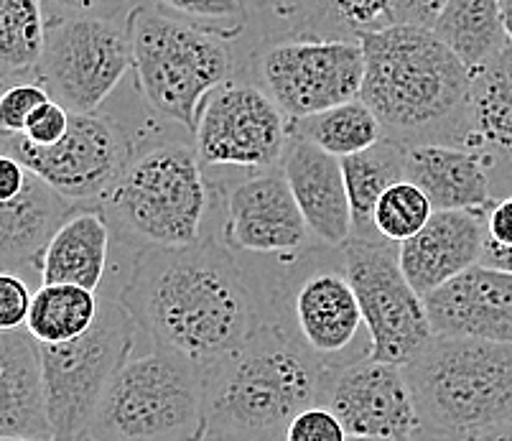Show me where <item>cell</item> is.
Here are the masks:
<instances>
[{
  "label": "cell",
  "mask_w": 512,
  "mask_h": 441,
  "mask_svg": "<svg viewBox=\"0 0 512 441\" xmlns=\"http://www.w3.org/2000/svg\"><path fill=\"white\" fill-rule=\"evenodd\" d=\"M428 434H474L512 421V345L436 337L406 365Z\"/></svg>",
  "instance_id": "8992f818"
},
{
  "label": "cell",
  "mask_w": 512,
  "mask_h": 441,
  "mask_svg": "<svg viewBox=\"0 0 512 441\" xmlns=\"http://www.w3.org/2000/svg\"><path fill=\"white\" fill-rule=\"evenodd\" d=\"M510 199H512V194H510Z\"/></svg>",
  "instance_id": "7dc6e473"
},
{
  "label": "cell",
  "mask_w": 512,
  "mask_h": 441,
  "mask_svg": "<svg viewBox=\"0 0 512 441\" xmlns=\"http://www.w3.org/2000/svg\"><path fill=\"white\" fill-rule=\"evenodd\" d=\"M222 189V187H220ZM222 243L237 255L286 258L319 243L281 166L222 189Z\"/></svg>",
  "instance_id": "2e32d148"
},
{
  "label": "cell",
  "mask_w": 512,
  "mask_h": 441,
  "mask_svg": "<svg viewBox=\"0 0 512 441\" xmlns=\"http://www.w3.org/2000/svg\"><path fill=\"white\" fill-rule=\"evenodd\" d=\"M365 80L360 100L375 113L383 138L400 146L462 148L472 69L428 29L400 26L360 39Z\"/></svg>",
  "instance_id": "7a4b0ae2"
},
{
  "label": "cell",
  "mask_w": 512,
  "mask_h": 441,
  "mask_svg": "<svg viewBox=\"0 0 512 441\" xmlns=\"http://www.w3.org/2000/svg\"><path fill=\"white\" fill-rule=\"evenodd\" d=\"M434 212L431 199L413 181L403 179L380 197L375 215H372V225H375V232L380 238L400 245L418 235Z\"/></svg>",
  "instance_id": "4dcf8cb0"
},
{
  "label": "cell",
  "mask_w": 512,
  "mask_h": 441,
  "mask_svg": "<svg viewBox=\"0 0 512 441\" xmlns=\"http://www.w3.org/2000/svg\"><path fill=\"white\" fill-rule=\"evenodd\" d=\"M100 314V299L95 291L69 283H41L31 301L26 332L39 345L72 342L95 324Z\"/></svg>",
  "instance_id": "83f0119b"
},
{
  "label": "cell",
  "mask_w": 512,
  "mask_h": 441,
  "mask_svg": "<svg viewBox=\"0 0 512 441\" xmlns=\"http://www.w3.org/2000/svg\"><path fill=\"white\" fill-rule=\"evenodd\" d=\"M220 184L204 174L194 143L156 141L138 146L97 210L113 238L141 248H189L204 240Z\"/></svg>",
  "instance_id": "277c9868"
},
{
  "label": "cell",
  "mask_w": 512,
  "mask_h": 441,
  "mask_svg": "<svg viewBox=\"0 0 512 441\" xmlns=\"http://www.w3.org/2000/svg\"><path fill=\"white\" fill-rule=\"evenodd\" d=\"M133 67L125 26L113 18L49 16L36 82L69 113H97Z\"/></svg>",
  "instance_id": "8fae6325"
},
{
  "label": "cell",
  "mask_w": 512,
  "mask_h": 441,
  "mask_svg": "<svg viewBox=\"0 0 512 441\" xmlns=\"http://www.w3.org/2000/svg\"><path fill=\"white\" fill-rule=\"evenodd\" d=\"M54 11V16H87L113 18L125 0H41Z\"/></svg>",
  "instance_id": "74e56055"
},
{
  "label": "cell",
  "mask_w": 512,
  "mask_h": 441,
  "mask_svg": "<svg viewBox=\"0 0 512 441\" xmlns=\"http://www.w3.org/2000/svg\"><path fill=\"white\" fill-rule=\"evenodd\" d=\"M113 230L97 207H77L41 253V283H69L97 291L105 278Z\"/></svg>",
  "instance_id": "cb8c5ba5"
},
{
  "label": "cell",
  "mask_w": 512,
  "mask_h": 441,
  "mask_svg": "<svg viewBox=\"0 0 512 441\" xmlns=\"http://www.w3.org/2000/svg\"><path fill=\"white\" fill-rule=\"evenodd\" d=\"M138 146L141 143L120 118L105 113H72L67 136L49 148L34 146L23 136L0 138V148L13 153L77 207H97L136 156Z\"/></svg>",
  "instance_id": "7c38bea8"
},
{
  "label": "cell",
  "mask_w": 512,
  "mask_h": 441,
  "mask_svg": "<svg viewBox=\"0 0 512 441\" xmlns=\"http://www.w3.org/2000/svg\"><path fill=\"white\" fill-rule=\"evenodd\" d=\"M268 322L327 368L370 360L372 342L342 248L314 243L263 273Z\"/></svg>",
  "instance_id": "5b68a950"
},
{
  "label": "cell",
  "mask_w": 512,
  "mask_h": 441,
  "mask_svg": "<svg viewBox=\"0 0 512 441\" xmlns=\"http://www.w3.org/2000/svg\"><path fill=\"white\" fill-rule=\"evenodd\" d=\"M260 87L288 120L357 100L365 80L360 41L286 36L258 51Z\"/></svg>",
  "instance_id": "4fadbf2b"
},
{
  "label": "cell",
  "mask_w": 512,
  "mask_h": 441,
  "mask_svg": "<svg viewBox=\"0 0 512 441\" xmlns=\"http://www.w3.org/2000/svg\"><path fill=\"white\" fill-rule=\"evenodd\" d=\"M487 238L512 248V199L505 197L487 215Z\"/></svg>",
  "instance_id": "f35d334b"
},
{
  "label": "cell",
  "mask_w": 512,
  "mask_h": 441,
  "mask_svg": "<svg viewBox=\"0 0 512 441\" xmlns=\"http://www.w3.org/2000/svg\"><path fill=\"white\" fill-rule=\"evenodd\" d=\"M0 439H54L39 345L23 329L0 337Z\"/></svg>",
  "instance_id": "7402d4cb"
},
{
  "label": "cell",
  "mask_w": 512,
  "mask_h": 441,
  "mask_svg": "<svg viewBox=\"0 0 512 441\" xmlns=\"http://www.w3.org/2000/svg\"><path fill=\"white\" fill-rule=\"evenodd\" d=\"M291 138H301L337 159H347L375 146L383 138V128L377 123L375 113L357 97L337 108L291 120Z\"/></svg>",
  "instance_id": "f546056e"
},
{
  "label": "cell",
  "mask_w": 512,
  "mask_h": 441,
  "mask_svg": "<svg viewBox=\"0 0 512 441\" xmlns=\"http://www.w3.org/2000/svg\"><path fill=\"white\" fill-rule=\"evenodd\" d=\"M0 441H57V439H0Z\"/></svg>",
  "instance_id": "f6af8a7d"
},
{
  "label": "cell",
  "mask_w": 512,
  "mask_h": 441,
  "mask_svg": "<svg viewBox=\"0 0 512 441\" xmlns=\"http://www.w3.org/2000/svg\"><path fill=\"white\" fill-rule=\"evenodd\" d=\"M301 0H248V8L263 13V16L283 18V21H291L299 11Z\"/></svg>",
  "instance_id": "60d3db41"
},
{
  "label": "cell",
  "mask_w": 512,
  "mask_h": 441,
  "mask_svg": "<svg viewBox=\"0 0 512 441\" xmlns=\"http://www.w3.org/2000/svg\"><path fill=\"white\" fill-rule=\"evenodd\" d=\"M479 263L487 268H495V271L512 273V248L510 245H500V243H495L492 238H487L484 240L482 258H479Z\"/></svg>",
  "instance_id": "ab89813d"
},
{
  "label": "cell",
  "mask_w": 512,
  "mask_h": 441,
  "mask_svg": "<svg viewBox=\"0 0 512 441\" xmlns=\"http://www.w3.org/2000/svg\"><path fill=\"white\" fill-rule=\"evenodd\" d=\"M138 324L118 299L100 301L95 324L82 337L62 345H39L46 411L57 441L87 434L92 416L130 350Z\"/></svg>",
  "instance_id": "9c48e42d"
},
{
  "label": "cell",
  "mask_w": 512,
  "mask_h": 441,
  "mask_svg": "<svg viewBox=\"0 0 512 441\" xmlns=\"http://www.w3.org/2000/svg\"><path fill=\"white\" fill-rule=\"evenodd\" d=\"M164 11L179 13L181 18H197V21H217L242 26L248 13V0H158Z\"/></svg>",
  "instance_id": "e575fe53"
},
{
  "label": "cell",
  "mask_w": 512,
  "mask_h": 441,
  "mask_svg": "<svg viewBox=\"0 0 512 441\" xmlns=\"http://www.w3.org/2000/svg\"><path fill=\"white\" fill-rule=\"evenodd\" d=\"M321 406L337 416L349 439H408L423 431L416 398L403 365L360 360L332 368Z\"/></svg>",
  "instance_id": "9a60e30c"
},
{
  "label": "cell",
  "mask_w": 512,
  "mask_h": 441,
  "mask_svg": "<svg viewBox=\"0 0 512 441\" xmlns=\"http://www.w3.org/2000/svg\"><path fill=\"white\" fill-rule=\"evenodd\" d=\"M46 100H51V95L36 80H23L0 90V138L23 136L29 118Z\"/></svg>",
  "instance_id": "1f68e13d"
},
{
  "label": "cell",
  "mask_w": 512,
  "mask_h": 441,
  "mask_svg": "<svg viewBox=\"0 0 512 441\" xmlns=\"http://www.w3.org/2000/svg\"><path fill=\"white\" fill-rule=\"evenodd\" d=\"M436 337H469L512 345V273L482 263L426 296Z\"/></svg>",
  "instance_id": "ac0fdd59"
},
{
  "label": "cell",
  "mask_w": 512,
  "mask_h": 441,
  "mask_svg": "<svg viewBox=\"0 0 512 441\" xmlns=\"http://www.w3.org/2000/svg\"><path fill=\"white\" fill-rule=\"evenodd\" d=\"M202 370L169 347L128 357L107 385L87 434L97 441H199Z\"/></svg>",
  "instance_id": "ba28073f"
},
{
  "label": "cell",
  "mask_w": 512,
  "mask_h": 441,
  "mask_svg": "<svg viewBox=\"0 0 512 441\" xmlns=\"http://www.w3.org/2000/svg\"><path fill=\"white\" fill-rule=\"evenodd\" d=\"M278 441H283V439H278Z\"/></svg>",
  "instance_id": "c3c4849f"
},
{
  "label": "cell",
  "mask_w": 512,
  "mask_h": 441,
  "mask_svg": "<svg viewBox=\"0 0 512 441\" xmlns=\"http://www.w3.org/2000/svg\"><path fill=\"white\" fill-rule=\"evenodd\" d=\"M434 34L472 72L492 62L510 46L500 0H449L436 21Z\"/></svg>",
  "instance_id": "484cf974"
},
{
  "label": "cell",
  "mask_w": 512,
  "mask_h": 441,
  "mask_svg": "<svg viewBox=\"0 0 512 441\" xmlns=\"http://www.w3.org/2000/svg\"><path fill=\"white\" fill-rule=\"evenodd\" d=\"M283 441H349V434L327 406L316 403L293 416L288 429L283 431Z\"/></svg>",
  "instance_id": "d6a6232c"
},
{
  "label": "cell",
  "mask_w": 512,
  "mask_h": 441,
  "mask_svg": "<svg viewBox=\"0 0 512 441\" xmlns=\"http://www.w3.org/2000/svg\"><path fill=\"white\" fill-rule=\"evenodd\" d=\"M125 29L143 100L194 136L209 95L235 77V54L225 36L143 6L130 11Z\"/></svg>",
  "instance_id": "52a82bcc"
},
{
  "label": "cell",
  "mask_w": 512,
  "mask_h": 441,
  "mask_svg": "<svg viewBox=\"0 0 512 441\" xmlns=\"http://www.w3.org/2000/svg\"><path fill=\"white\" fill-rule=\"evenodd\" d=\"M441 441H512V421L502 426H492V429L474 431V434H462V436H449V439Z\"/></svg>",
  "instance_id": "b9f144b4"
},
{
  "label": "cell",
  "mask_w": 512,
  "mask_h": 441,
  "mask_svg": "<svg viewBox=\"0 0 512 441\" xmlns=\"http://www.w3.org/2000/svg\"><path fill=\"white\" fill-rule=\"evenodd\" d=\"M46 21L41 0H0V90L29 77L36 80Z\"/></svg>",
  "instance_id": "f1b7e54d"
},
{
  "label": "cell",
  "mask_w": 512,
  "mask_h": 441,
  "mask_svg": "<svg viewBox=\"0 0 512 441\" xmlns=\"http://www.w3.org/2000/svg\"><path fill=\"white\" fill-rule=\"evenodd\" d=\"M446 3L449 0H390V8H393V21L400 26L434 31Z\"/></svg>",
  "instance_id": "8d00e7d4"
},
{
  "label": "cell",
  "mask_w": 512,
  "mask_h": 441,
  "mask_svg": "<svg viewBox=\"0 0 512 441\" xmlns=\"http://www.w3.org/2000/svg\"><path fill=\"white\" fill-rule=\"evenodd\" d=\"M393 23L390 0H301L286 36L360 41Z\"/></svg>",
  "instance_id": "4316f807"
},
{
  "label": "cell",
  "mask_w": 512,
  "mask_h": 441,
  "mask_svg": "<svg viewBox=\"0 0 512 441\" xmlns=\"http://www.w3.org/2000/svg\"><path fill=\"white\" fill-rule=\"evenodd\" d=\"M349 441H380V439H349ZM395 441H441V439H439V436H434V434H428V431L423 429L421 434L408 436V439H395Z\"/></svg>",
  "instance_id": "ee69618b"
},
{
  "label": "cell",
  "mask_w": 512,
  "mask_h": 441,
  "mask_svg": "<svg viewBox=\"0 0 512 441\" xmlns=\"http://www.w3.org/2000/svg\"><path fill=\"white\" fill-rule=\"evenodd\" d=\"M462 148L482 153L495 174L512 179V44L472 72Z\"/></svg>",
  "instance_id": "603a6c76"
},
{
  "label": "cell",
  "mask_w": 512,
  "mask_h": 441,
  "mask_svg": "<svg viewBox=\"0 0 512 441\" xmlns=\"http://www.w3.org/2000/svg\"><path fill=\"white\" fill-rule=\"evenodd\" d=\"M329 370L265 322L240 350L204 370L199 441H278L304 408L321 401Z\"/></svg>",
  "instance_id": "3957f363"
},
{
  "label": "cell",
  "mask_w": 512,
  "mask_h": 441,
  "mask_svg": "<svg viewBox=\"0 0 512 441\" xmlns=\"http://www.w3.org/2000/svg\"><path fill=\"white\" fill-rule=\"evenodd\" d=\"M77 441H97V439H92V436L90 434H82V436H79V439Z\"/></svg>",
  "instance_id": "bcb514c9"
},
{
  "label": "cell",
  "mask_w": 512,
  "mask_h": 441,
  "mask_svg": "<svg viewBox=\"0 0 512 441\" xmlns=\"http://www.w3.org/2000/svg\"><path fill=\"white\" fill-rule=\"evenodd\" d=\"M31 301H34V294H31L29 283L18 273L0 271V334L18 332L26 327Z\"/></svg>",
  "instance_id": "836d02e7"
},
{
  "label": "cell",
  "mask_w": 512,
  "mask_h": 441,
  "mask_svg": "<svg viewBox=\"0 0 512 441\" xmlns=\"http://www.w3.org/2000/svg\"><path fill=\"white\" fill-rule=\"evenodd\" d=\"M500 13H502V23H505L507 39L512 44V0H500Z\"/></svg>",
  "instance_id": "7bdbcfd3"
},
{
  "label": "cell",
  "mask_w": 512,
  "mask_h": 441,
  "mask_svg": "<svg viewBox=\"0 0 512 441\" xmlns=\"http://www.w3.org/2000/svg\"><path fill=\"white\" fill-rule=\"evenodd\" d=\"M69 120H72V113H69L64 105H59L57 100H46L29 118V125H26V131H23V138L41 148L57 146V143L67 136Z\"/></svg>",
  "instance_id": "d590c367"
},
{
  "label": "cell",
  "mask_w": 512,
  "mask_h": 441,
  "mask_svg": "<svg viewBox=\"0 0 512 441\" xmlns=\"http://www.w3.org/2000/svg\"><path fill=\"white\" fill-rule=\"evenodd\" d=\"M406 179L431 199L436 212H490L497 204L492 164L467 148L441 143L406 148Z\"/></svg>",
  "instance_id": "44dd1931"
},
{
  "label": "cell",
  "mask_w": 512,
  "mask_h": 441,
  "mask_svg": "<svg viewBox=\"0 0 512 441\" xmlns=\"http://www.w3.org/2000/svg\"><path fill=\"white\" fill-rule=\"evenodd\" d=\"M490 212H434L418 235L398 245V261L413 289L426 299L444 283L477 266Z\"/></svg>",
  "instance_id": "d6986e66"
},
{
  "label": "cell",
  "mask_w": 512,
  "mask_h": 441,
  "mask_svg": "<svg viewBox=\"0 0 512 441\" xmlns=\"http://www.w3.org/2000/svg\"><path fill=\"white\" fill-rule=\"evenodd\" d=\"M347 181L349 210H352V238H380L372 215L385 192L406 179V146L380 138L367 151L342 159Z\"/></svg>",
  "instance_id": "d4e9b609"
},
{
  "label": "cell",
  "mask_w": 512,
  "mask_h": 441,
  "mask_svg": "<svg viewBox=\"0 0 512 441\" xmlns=\"http://www.w3.org/2000/svg\"><path fill=\"white\" fill-rule=\"evenodd\" d=\"M281 169L311 235L319 243L342 248L352 238V210L342 159L321 151L314 143L291 138Z\"/></svg>",
  "instance_id": "ffe728a7"
},
{
  "label": "cell",
  "mask_w": 512,
  "mask_h": 441,
  "mask_svg": "<svg viewBox=\"0 0 512 441\" xmlns=\"http://www.w3.org/2000/svg\"><path fill=\"white\" fill-rule=\"evenodd\" d=\"M151 345L209 370L268 322L263 273L207 235L189 248H141L118 294Z\"/></svg>",
  "instance_id": "6da1fadb"
},
{
  "label": "cell",
  "mask_w": 512,
  "mask_h": 441,
  "mask_svg": "<svg viewBox=\"0 0 512 441\" xmlns=\"http://www.w3.org/2000/svg\"><path fill=\"white\" fill-rule=\"evenodd\" d=\"M291 141V120L268 92L250 82H227L209 95L194 148L207 169H248L250 174L281 166Z\"/></svg>",
  "instance_id": "5bb4252c"
},
{
  "label": "cell",
  "mask_w": 512,
  "mask_h": 441,
  "mask_svg": "<svg viewBox=\"0 0 512 441\" xmlns=\"http://www.w3.org/2000/svg\"><path fill=\"white\" fill-rule=\"evenodd\" d=\"M74 210L77 204L0 148V271L36 268L39 273L41 253Z\"/></svg>",
  "instance_id": "e0dca14e"
},
{
  "label": "cell",
  "mask_w": 512,
  "mask_h": 441,
  "mask_svg": "<svg viewBox=\"0 0 512 441\" xmlns=\"http://www.w3.org/2000/svg\"><path fill=\"white\" fill-rule=\"evenodd\" d=\"M342 253L370 332V360L406 368L434 340V329L426 299L400 268L398 245L385 238H349Z\"/></svg>",
  "instance_id": "30bf717a"
}]
</instances>
